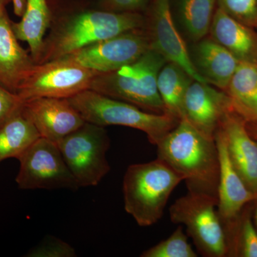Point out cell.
<instances>
[{"mask_svg":"<svg viewBox=\"0 0 257 257\" xmlns=\"http://www.w3.org/2000/svg\"><path fill=\"white\" fill-rule=\"evenodd\" d=\"M51 12L36 64L58 60L96 42L144 28L145 15L113 13L98 8L95 0H48Z\"/></svg>","mask_w":257,"mask_h":257,"instance_id":"obj_1","label":"cell"},{"mask_svg":"<svg viewBox=\"0 0 257 257\" xmlns=\"http://www.w3.org/2000/svg\"><path fill=\"white\" fill-rule=\"evenodd\" d=\"M157 147V157L183 176L188 192L217 198L219 160L215 140L182 119Z\"/></svg>","mask_w":257,"mask_h":257,"instance_id":"obj_2","label":"cell"},{"mask_svg":"<svg viewBox=\"0 0 257 257\" xmlns=\"http://www.w3.org/2000/svg\"><path fill=\"white\" fill-rule=\"evenodd\" d=\"M182 181L183 176L159 157L128 166L123 180L125 211L139 226L156 224L171 194Z\"/></svg>","mask_w":257,"mask_h":257,"instance_id":"obj_3","label":"cell"},{"mask_svg":"<svg viewBox=\"0 0 257 257\" xmlns=\"http://www.w3.org/2000/svg\"><path fill=\"white\" fill-rule=\"evenodd\" d=\"M167 62L160 54L150 48L132 64L114 72L98 74L89 89L149 112L165 114L157 77Z\"/></svg>","mask_w":257,"mask_h":257,"instance_id":"obj_4","label":"cell"},{"mask_svg":"<svg viewBox=\"0 0 257 257\" xmlns=\"http://www.w3.org/2000/svg\"><path fill=\"white\" fill-rule=\"evenodd\" d=\"M68 99L85 121L101 126L119 125L140 130L155 146L179 121L169 115L149 112L90 89Z\"/></svg>","mask_w":257,"mask_h":257,"instance_id":"obj_5","label":"cell"},{"mask_svg":"<svg viewBox=\"0 0 257 257\" xmlns=\"http://www.w3.org/2000/svg\"><path fill=\"white\" fill-rule=\"evenodd\" d=\"M171 221L184 225L204 257L227 256L226 235L217 212V198L188 192L170 208Z\"/></svg>","mask_w":257,"mask_h":257,"instance_id":"obj_6","label":"cell"},{"mask_svg":"<svg viewBox=\"0 0 257 257\" xmlns=\"http://www.w3.org/2000/svg\"><path fill=\"white\" fill-rule=\"evenodd\" d=\"M57 145L79 187L98 185L110 171V140L104 126L86 121Z\"/></svg>","mask_w":257,"mask_h":257,"instance_id":"obj_7","label":"cell"},{"mask_svg":"<svg viewBox=\"0 0 257 257\" xmlns=\"http://www.w3.org/2000/svg\"><path fill=\"white\" fill-rule=\"evenodd\" d=\"M99 73L67 57L35 64L17 94L23 101L38 97L69 99L90 89Z\"/></svg>","mask_w":257,"mask_h":257,"instance_id":"obj_8","label":"cell"},{"mask_svg":"<svg viewBox=\"0 0 257 257\" xmlns=\"http://www.w3.org/2000/svg\"><path fill=\"white\" fill-rule=\"evenodd\" d=\"M18 160L20 166L16 182L20 189L76 190L79 187L58 145L47 139H37Z\"/></svg>","mask_w":257,"mask_h":257,"instance_id":"obj_9","label":"cell"},{"mask_svg":"<svg viewBox=\"0 0 257 257\" xmlns=\"http://www.w3.org/2000/svg\"><path fill=\"white\" fill-rule=\"evenodd\" d=\"M145 29L123 32L65 56L86 68L109 73L133 63L150 49Z\"/></svg>","mask_w":257,"mask_h":257,"instance_id":"obj_10","label":"cell"},{"mask_svg":"<svg viewBox=\"0 0 257 257\" xmlns=\"http://www.w3.org/2000/svg\"><path fill=\"white\" fill-rule=\"evenodd\" d=\"M146 10L144 29L150 49L160 54L167 62L180 65L194 80L207 83L193 67L188 46L172 15L171 0H152Z\"/></svg>","mask_w":257,"mask_h":257,"instance_id":"obj_11","label":"cell"},{"mask_svg":"<svg viewBox=\"0 0 257 257\" xmlns=\"http://www.w3.org/2000/svg\"><path fill=\"white\" fill-rule=\"evenodd\" d=\"M233 109L229 96L207 83L193 81L184 96L183 119L211 140L226 113Z\"/></svg>","mask_w":257,"mask_h":257,"instance_id":"obj_12","label":"cell"},{"mask_svg":"<svg viewBox=\"0 0 257 257\" xmlns=\"http://www.w3.org/2000/svg\"><path fill=\"white\" fill-rule=\"evenodd\" d=\"M23 111L35 125L40 138L57 144L86 122L68 99L38 97L28 99L24 101Z\"/></svg>","mask_w":257,"mask_h":257,"instance_id":"obj_13","label":"cell"},{"mask_svg":"<svg viewBox=\"0 0 257 257\" xmlns=\"http://www.w3.org/2000/svg\"><path fill=\"white\" fill-rule=\"evenodd\" d=\"M219 153V177L217 192V212L225 235L232 227L248 204L256 195L243 182L230 160L224 138L219 130L215 134Z\"/></svg>","mask_w":257,"mask_h":257,"instance_id":"obj_14","label":"cell"},{"mask_svg":"<svg viewBox=\"0 0 257 257\" xmlns=\"http://www.w3.org/2000/svg\"><path fill=\"white\" fill-rule=\"evenodd\" d=\"M224 138L231 163L249 190L257 194V142L244 120L234 109L221 119L218 130Z\"/></svg>","mask_w":257,"mask_h":257,"instance_id":"obj_15","label":"cell"},{"mask_svg":"<svg viewBox=\"0 0 257 257\" xmlns=\"http://www.w3.org/2000/svg\"><path fill=\"white\" fill-rule=\"evenodd\" d=\"M19 41L6 7H3L0 9V85L16 94L35 65Z\"/></svg>","mask_w":257,"mask_h":257,"instance_id":"obj_16","label":"cell"},{"mask_svg":"<svg viewBox=\"0 0 257 257\" xmlns=\"http://www.w3.org/2000/svg\"><path fill=\"white\" fill-rule=\"evenodd\" d=\"M196 72L207 84L226 91L240 62L224 47L205 37L188 46Z\"/></svg>","mask_w":257,"mask_h":257,"instance_id":"obj_17","label":"cell"},{"mask_svg":"<svg viewBox=\"0 0 257 257\" xmlns=\"http://www.w3.org/2000/svg\"><path fill=\"white\" fill-rule=\"evenodd\" d=\"M256 29L239 23L216 7L209 35L239 62L257 65Z\"/></svg>","mask_w":257,"mask_h":257,"instance_id":"obj_18","label":"cell"},{"mask_svg":"<svg viewBox=\"0 0 257 257\" xmlns=\"http://www.w3.org/2000/svg\"><path fill=\"white\" fill-rule=\"evenodd\" d=\"M51 21L48 0H27L26 8L21 20L13 21V29L20 41L28 43L30 53L36 64L44 38Z\"/></svg>","mask_w":257,"mask_h":257,"instance_id":"obj_19","label":"cell"},{"mask_svg":"<svg viewBox=\"0 0 257 257\" xmlns=\"http://www.w3.org/2000/svg\"><path fill=\"white\" fill-rule=\"evenodd\" d=\"M225 92L245 121L257 122V65L240 62Z\"/></svg>","mask_w":257,"mask_h":257,"instance_id":"obj_20","label":"cell"},{"mask_svg":"<svg viewBox=\"0 0 257 257\" xmlns=\"http://www.w3.org/2000/svg\"><path fill=\"white\" fill-rule=\"evenodd\" d=\"M194 79L179 64L167 62L157 77V89L165 106V114L183 119V103L187 89Z\"/></svg>","mask_w":257,"mask_h":257,"instance_id":"obj_21","label":"cell"},{"mask_svg":"<svg viewBox=\"0 0 257 257\" xmlns=\"http://www.w3.org/2000/svg\"><path fill=\"white\" fill-rule=\"evenodd\" d=\"M216 6V0H176L177 21L191 42L209 35Z\"/></svg>","mask_w":257,"mask_h":257,"instance_id":"obj_22","label":"cell"},{"mask_svg":"<svg viewBox=\"0 0 257 257\" xmlns=\"http://www.w3.org/2000/svg\"><path fill=\"white\" fill-rule=\"evenodd\" d=\"M39 138L35 125L22 109L0 127V163L7 159H18Z\"/></svg>","mask_w":257,"mask_h":257,"instance_id":"obj_23","label":"cell"},{"mask_svg":"<svg viewBox=\"0 0 257 257\" xmlns=\"http://www.w3.org/2000/svg\"><path fill=\"white\" fill-rule=\"evenodd\" d=\"M253 202L243 209L226 234L227 256L257 257V230L252 218Z\"/></svg>","mask_w":257,"mask_h":257,"instance_id":"obj_24","label":"cell"},{"mask_svg":"<svg viewBox=\"0 0 257 257\" xmlns=\"http://www.w3.org/2000/svg\"><path fill=\"white\" fill-rule=\"evenodd\" d=\"M142 257H197L192 245L189 243L187 235L184 232L182 225L167 239L145 250Z\"/></svg>","mask_w":257,"mask_h":257,"instance_id":"obj_25","label":"cell"},{"mask_svg":"<svg viewBox=\"0 0 257 257\" xmlns=\"http://www.w3.org/2000/svg\"><path fill=\"white\" fill-rule=\"evenodd\" d=\"M216 7L239 23L257 28V0H216Z\"/></svg>","mask_w":257,"mask_h":257,"instance_id":"obj_26","label":"cell"},{"mask_svg":"<svg viewBox=\"0 0 257 257\" xmlns=\"http://www.w3.org/2000/svg\"><path fill=\"white\" fill-rule=\"evenodd\" d=\"M74 248L62 240L49 236L45 238L37 247L33 248L29 256L34 257H71L75 256Z\"/></svg>","mask_w":257,"mask_h":257,"instance_id":"obj_27","label":"cell"},{"mask_svg":"<svg viewBox=\"0 0 257 257\" xmlns=\"http://www.w3.org/2000/svg\"><path fill=\"white\" fill-rule=\"evenodd\" d=\"M24 101L16 93L0 85V127L23 109Z\"/></svg>","mask_w":257,"mask_h":257,"instance_id":"obj_28","label":"cell"},{"mask_svg":"<svg viewBox=\"0 0 257 257\" xmlns=\"http://www.w3.org/2000/svg\"><path fill=\"white\" fill-rule=\"evenodd\" d=\"M98 8L113 13H143L150 0H95Z\"/></svg>","mask_w":257,"mask_h":257,"instance_id":"obj_29","label":"cell"},{"mask_svg":"<svg viewBox=\"0 0 257 257\" xmlns=\"http://www.w3.org/2000/svg\"><path fill=\"white\" fill-rule=\"evenodd\" d=\"M15 15L22 18L26 8L27 0H12Z\"/></svg>","mask_w":257,"mask_h":257,"instance_id":"obj_30","label":"cell"},{"mask_svg":"<svg viewBox=\"0 0 257 257\" xmlns=\"http://www.w3.org/2000/svg\"><path fill=\"white\" fill-rule=\"evenodd\" d=\"M245 124H246V130H247L248 133L257 142V122L245 121Z\"/></svg>","mask_w":257,"mask_h":257,"instance_id":"obj_31","label":"cell"},{"mask_svg":"<svg viewBox=\"0 0 257 257\" xmlns=\"http://www.w3.org/2000/svg\"><path fill=\"white\" fill-rule=\"evenodd\" d=\"M252 218L253 224H254L255 227L257 230V194L252 203Z\"/></svg>","mask_w":257,"mask_h":257,"instance_id":"obj_32","label":"cell"},{"mask_svg":"<svg viewBox=\"0 0 257 257\" xmlns=\"http://www.w3.org/2000/svg\"><path fill=\"white\" fill-rule=\"evenodd\" d=\"M10 3H12V0H0V9L3 7H7Z\"/></svg>","mask_w":257,"mask_h":257,"instance_id":"obj_33","label":"cell"},{"mask_svg":"<svg viewBox=\"0 0 257 257\" xmlns=\"http://www.w3.org/2000/svg\"><path fill=\"white\" fill-rule=\"evenodd\" d=\"M256 30H257V28L256 29Z\"/></svg>","mask_w":257,"mask_h":257,"instance_id":"obj_34","label":"cell"}]
</instances>
